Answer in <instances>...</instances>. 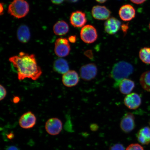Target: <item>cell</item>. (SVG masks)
<instances>
[{
    "label": "cell",
    "instance_id": "8992f818",
    "mask_svg": "<svg viewBox=\"0 0 150 150\" xmlns=\"http://www.w3.org/2000/svg\"><path fill=\"white\" fill-rule=\"evenodd\" d=\"M98 69L95 64L91 63L82 66L80 70V76L82 79L89 81L96 76Z\"/></svg>",
    "mask_w": 150,
    "mask_h": 150
},
{
    "label": "cell",
    "instance_id": "52a82bcc",
    "mask_svg": "<svg viewBox=\"0 0 150 150\" xmlns=\"http://www.w3.org/2000/svg\"><path fill=\"white\" fill-rule=\"evenodd\" d=\"M63 124L61 120L57 118H52L46 122L45 128L47 132L51 135H56L61 132Z\"/></svg>",
    "mask_w": 150,
    "mask_h": 150
},
{
    "label": "cell",
    "instance_id": "44dd1931",
    "mask_svg": "<svg viewBox=\"0 0 150 150\" xmlns=\"http://www.w3.org/2000/svg\"><path fill=\"white\" fill-rule=\"evenodd\" d=\"M141 85L146 91L150 92V71L144 72L140 78Z\"/></svg>",
    "mask_w": 150,
    "mask_h": 150
},
{
    "label": "cell",
    "instance_id": "5bb4252c",
    "mask_svg": "<svg viewBox=\"0 0 150 150\" xmlns=\"http://www.w3.org/2000/svg\"><path fill=\"white\" fill-rule=\"evenodd\" d=\"M136 11L132 5L125 4L120 8L119 14L120 18L125 21H129L134 19L136 16Z\"/></svg>",
    "mask_w": 150,
    "mask_h": 150
},
{
    "label": "cell",
    "instance_id": "7402d4cb",
    "mask_svg": "<svg viewBox=\"0 0 150 150\" xmlns=\"http://www.w3.org/2000/svg\"><path fill=\"white\" fill-rule=\"evenodd\" d=\"M140 59L146 64H150V48L144 47L140 50Z\"/></svg>",
    "mask_w": 150,
    "mask_h": 150
},
{
    "label": "cell",
    "instance_id": "5b68a950",
    "mask_svg": "<svg viewBox=\"0 0 150 150\" xmlns=\"http://www.w3.org/2000/svg\"><path fill=\"white\" fill-rule=\"evenodd\" d=\"M71 50V46L68 39L65 38H58L55 44L56 55L59 57H63L69 55Z\"/></svg>",
    "mask_w": 150,
    "mask_h": 150
},
{
    "label": "cell",
    "instance_id": "3957f363",
    "mask_svg": "<svg viewBox=\"0 0 150 150\" xmlns=\"http://www.w3.org/2000/svg\"><path fill=\"white\" fill-rule=\"evenodd\" d=\"M29 11V5L25 0H14L9 5L8 12L17 18L24 17Z\"/></svg>",
    "mask_w": 150,
    "mask_h": 150
},
{
    "label": "cell",
    "instance_id": "e575fe53",
    "mask_svg": "<svg viewBox=\"0 0 150 150\" xmlns=\"http://www.w3.org/2000/svg\"><path fill=\"white\" fill-rule=\"evenodd\" d=\"M149 29L150 30V23L149 24Z\"/></svg>",
    "mask_w": 150,
    "mask_h": 150
},
{
    "label": "cell",
    "instance_id": "6da1fadb",
    "mask_svg": "<svg viewBox=\"0 0 150 150\" xmlns=\"http://www.w3.org/2000/svg\"><path fill=\"white\" fill-rule=\"evenodd\" d=\"M9 60L16 68L19 80L27 78L36 80L42 74V69L38 65L34 54L21 52L18 55L12 56Z\"/></svg>",
    "mask_w": 150,
    "mask_h": 150
},
{
    "label": "cell",
    "instance_id": "30bf717a",
    "mask_svg": "<svg viewBox=\"0 0 150 150\" xmlns=\"http://www.w3.org/2000/svg\"><path fill=\"white\" fill-rule=\"evenodd\" d=\"M79 81V76L77 72L74 70H69L63 74L62 78L63 84L67 87H72L76 86Z\"/></svg>",
    "mask_w": 150,
    "mask_h": 150
},
{
    "label": "cell",
    "instance_id": "d4e9b609",
    "mask_svg": "<svg viewBox=\"0 0 150 150\" xmlns=\"http://www.w3.org/2000/svg\"><path fill=\"white\" fill-rule=\"evenodd\" d=\"M110 150H125V149L122 144H117L112 146L110 148Z\"/></svg>",
    "mask_w": 150,
    "mask_h": 150
},
{
    "label": "cell",
    "instance_id": "603a6c76",
    "mask_svg": "<svg viewBox=\"0 0 150 150\" xmlns=\"http://www.w3.org/2000/svg\"><path fill=\"white\" fill-rule=\"evenodd\" d=\"M126 150H144L143 147L138 144H130L127 147Z\"/></svg>",
    "mask_w": 150,
    "mask_h": 150
},
{
    "label": "cell",
    "instance_id": "7c38bea8",
    "mask_svg": "<svg viewBox=\"0 0 150 150\" xmlns=\"http://www.w3.org/2000/svg\"><path fill=\"white\" fill-rule=\"evenodd\" d=\"M125 106L129 109H137L140 106L142 99L138 93H132L126 96L124 100Z\"/></svg>",
    "mask_w": 150,
    "mask_h": 150
},
{
    "label": "cell",
    "instance_id": "277c9868",
    "mask_svg": "<svg viewBox=\"0 0 150 150\" xmlns=\"http://www.w3.org/2000/svg\"><path fill=\"white\" fill-rule=\"evenodd\" d=\"M82 40L87 44H91L95 42L98 38L97 30L93 26L87 25L82 28L80 32Z\"/></svg>",
    "mask_w": 150,
    "mask_h": 150
},
{
    "label": "cell",
    "instance_id": "ffe728a7",
    "mask_svg": "<svg viewBox=\"0 0 150 150\" xmlns=\"http://www.w3.org/2000/svg\"><path fill=\"white\" fill-rule=\"evenodd\" d=\"M53 29L55 35H63L68 32L69 28L68 24L66 22L64 21H59L54 25Z\"/></svg>",
    "mask_w": 150,
    "mask_h": 150
},
{
    "label": "cell",
    "instance_id": "4316f807",
    "mask_svg": "<svg viewBox=\"0 0 150 150\" xmlns=\"http://www.w3.org/2000/svg\"><path fill=\"white\" fill-rule=\"evenodd\" d=\"M68 40L71 43H74L76 41V35H71L69 37Z\"/></svg>",
    "mask_w": 150,
    "mask_h": 150
},
{
    "label": "cell",
    "instance_id": "484cf974",
    "mask_svg": "<svg viewBox=\"0 0 150 150\" xmlns=\"http://www.w3.org/2000/svg\"><path fill=\"white\" fill-rule=\"evenodd\" d=\"M121 28L122 31L124 35H126L129 28L128 24H123L121 26Z\"/></svg>",
    "mask_w": 150,
    "mask_h": 150
},
{
    "label": "cell",
    "instance_id": "cb8c5ba5",
    "mask_svg": "<svg viewBox=\"0 0 150 150\" xmlns=\"http://www.w3.org/2000/svg\"><path fill=\"white\" fill-rule=\"evenodd\" d=\"M0 91H1V99L0 100L1 101L5 98L7 95V91L5 88L2 85L0 86Z\"/></svg>",
    "mask_w": 150,
    "mask_h": 150
},
{
    "label": "cell",
    "instance_id": "4fadbf2b",
    "mask_svg": "<svg viewBox=\"0 0 150 150\" xmlns=\"http://www.w3.org/2000/svg\"><path fill=\"white\" fill-rule=\"evenodd\" d=\"M70 22L71 25L74 27H83L87 22L85 13L79 11L73 12L71 15Z\"/></svg>",
    "mask_w": 150,
    "mask_h": 150
},
{
    "label": "cell",
    "instance_id": "2e32d148",
    "mask_svg": "<svg viewBox=\"0 0 150 150\" xmlns=\"http://www.w3.org/2000/svg\"><path fill=\"white\" fill-rule=\"evenodd\" d=\"M135 86L134 82L129 79H125L120 82L118 87L120 92L124 95H128L132 92Z\"/></svg>",
    "mask_w": 150,
    "mask_h": 150
},
{
    "label": "cell",
    "instance_id": "1f68e13d",
    "mask_svg": "<svg viewBox=\"0 0 150 150\" xmlns=\"http://www.w3.org/2000/svg\"><path fill=\"white\" fill-rule=\"evenodd\" d=\"M4 7L3 4L2 3H1V9H0V14L1 15L3 14Z\"/></svg>",
    "mask_w": 150,
    "mask_h": 150
},
{
    "label": "cell",
    "instance_id": "9a60e30c",
    "mask_svg": "<svg viewBox=\"0 0 150 150\" xmlns=\"http://www.w3.org/2000/svg\"><path fill=\"white\" fill-rule=\"evenodd\" d=\"M121 22L114 17L109 18L104 23L105 30L108 34H115L121 27Z\"/></svg>",
    "mask_w": 150,
    "mask_h": 150
},
{
    "label": "cell",
    "instance_id": "d6986e66",
    "mask_svg": "<svg viewBox=\"0 0 150 150\" xmlns=\"http://www.w3.org/2000/svg\"><path fill=\"white\" fill-rule=\"evenodd\" d=\"M17 35L18 40L23 43L28 42L30 38L29 28L25 25H22L19 27Z\"/></svg>",
    "mask_w": 150,
    "mask_h": 150
},
{
    "label": "cell",
    "instance_id": "f546056e",
    "mask_svg": "<svg viewBox=\"0 0 150 150\" xmlns=\"http://www.w3.org/2000/svg\"><path fill=\"white\" fill-rule=\"evenodd\" d=\"M13 102L14 103H18L20 102V98L17 96H15L13 99Z\"/></svg>",
    "mask_w": 150,
    "mask_h": 150
},
{
    "label": "cell",
    "instance_id": "83f0119b",
    "mask_svg": "<svg viewBox=\"0 0 150 150\" xmlns=\"http://www.w3.org/2000/svg\"><path fill=\"white\" fill-rule=\"evenodd\" d=\"M132 2L136 4H140L143 3L146 0H130Z\"/></svg>",
    "mask_w": 150,
    "mask_h": 150
},
{
    "label": "cell",
    "instance_id": "f1b7e54d",
    "mask_svg": "<svg viewBox=\"0 0 150 150\" xmlns=\"http://www.w3.org/2000/svg\"><path fill=\"white\" fill-rule=\"evenodd\" d=\"M52 2L56 5H59L63 2L64 0H51Z\"/></svg>",
    "mask_w": 150,
    "mask_h": 150
},
{
    "label": "cell",
    "instance_id": "4dcf8cb0",
    "mask_svg": "<svg viewBox=\"0 0 150 150\" xmlns=\"http://www.w3.org/2000/svg\"><path fill=\"white\" fill-rule=\"evenodd\" d=\"M6 150H19L18 148L16 146H11L7 148Z\"/></svg>",
    "mask_w": 150,
    "mask_h": 150
},
{
    "label": "cell",
    "instance_id": "d590c367",
    "mask_svg": "<svg viewBox=\"0 0 150 150\" xmlns=\"http://www.w3.org/2000/svg\"><path fill=\"white\" fill-rule=\"evenodd\" d=\"M149 124L150 125V121H149Z\"/></svg>",
    "mask_w": 150,
    "mask_h": 150
},
{
    "label": "cell",
    "instance_id": "8fae6325",
    "mask_svg": "<svg viewBox=\"0 0 150 150\" xmlns=\"http://www.w3.org/2000/svg\"><path fill=\"white\" fill-rule=\"evenodd\" d=\"M91 13L93 18L99 20H107L111 14L109 9L105 6L100 5L93 6Z\"/></svg>",
    "mask_w": 150,
    "mask_h": 150
},
{
    "label": "cell",
    "instance_id": "7a4b0ae2",
    "mask_svg": "<svg viewBox=\"0 0 150 150\" xmlns=\"http://www.w3.org/2000/svg\"><path fill=\"white\" fill-rule=\"evenodd\" d=\"M134 71L133 66L127 62L120 61L115 64L110 75V77L115 81L114 87H118L120 82L130 76Z\"/></svg>",
    "mask_w": 150,
    "mask_h": 150
},
{
    "label": "cell",
    "instance_id": "e0dca14e",
    "mask_svg": "<svg viewBox=\"0 0 150 150\" xmlns=\"http://www.w3.org/2000/svg\"><path fill=\"white\" fill-rule=\"evenodd\" d=\"M53 69L56 72L61 74H64L69 71L68 62L65 59L59 58L54 62Z\"/></svg>",
    "mask_w": 150,
    "mask_h": 150
},
{
    "label": "cell",
    "instance_id": "9c48e42d",
    "mask_svg": "<svg viewBox=\"0 0 150 150\" xmlns=\"http://www.w3.org/2000/svg\"><path fill=\"white\" fill-rule=\"evenodd\" d=\"M36 117L30 111L25 112L20 117L19 120L20 126L22 128L29 129L32 128L36 122Z\"/></svg>",
    "mask_w": 150,
    "mask_h": 150
},
{
    "label": "cell",
    "instance_id": "ba28073f",
    "mask_svg": "<svg viewBox=\"0 0 150 150\" xmlns=\"http://www.w3.org/2000/svg\"><path fill=\"white\" fill-rule=\"evenodd\" d=\"M135 126L134 114L129 112L125 114L120 123V127L121 130L125 133H130L134 130Z\"/></svg>",
    "mask_w": 150,
    "mask_h": 150
},
{
    "label": "cell",
    "instance_id": "ac0fdd59",
    "mask_svg": "<svg viewBox=\"0 0 150 150\" xmlns=\"http://www.w3.org/2000/svg\"><path fill=\"white\" fill-rule=\"evenodd\" d=\"M138 142L143 145H147L150 143V127H142L137 134Z\"/></svg>",
    "mask_w": 150,
    "mask_h": 150
},
{
    "label": "cell",
    "instance_id": "d6a6232c",
    "mask_svg": "<svg viewBox=\"0 0 150 150\" xmlns=\"http://www.w3.org/2000/svg\"><path fill=\"white\" fill-rule=\"evenodd\" d=\"M96 1L99 3H103L105 2L108 0H96Z\"/></svg>",
    "mask_w": 150,
    "mask_h": 150
},
{
    "label": "cell",
    "instance_id": "836d02e7",
    "mask_svg": "<svg viewBox=\"0 0 150 150\" xmlns=\"http://www.w3.org/2000/svg\"><path fill=\"white\" fill-rule=\"evenodd\" d=\"M67 1L71 2L76 3L78 1V0H67Z\"/></svg>",
    "mask_w": 150,
    "mask_h": 150
}]
</instances>
